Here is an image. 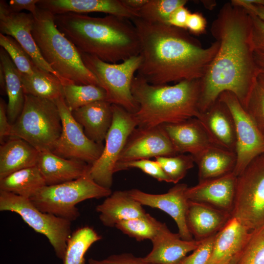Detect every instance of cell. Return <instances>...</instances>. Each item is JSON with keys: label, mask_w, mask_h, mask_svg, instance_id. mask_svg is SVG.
<instances>
[{"label": "cell", "mask_w": 264, "mask_h": 264, "mask_svg": "<svg viewBox=\"0 0 264 264\" xmlns=\"http://www.w3.org/2000/svg\"><path fill=\"white\" fill-rule=\"evenodd\" d=\"M210 32L220 46L201 79L199 111L208 110L225 91L234 93L243 106L259 73L253 56L249 13L228 2L213 21Z\"/></svg>", "instance_id": "cell-1"}, {"label": "cell", "mask_w": 264, "mask_h": 264, "mask_svg": "<svg viewBox=\"0 0 264 264\" xmlns=\"http://www.w3.org/2000/svg\"><path fill=\"white\" fill-rule=\"evenodd\" d=\"M131 21L139 37L142 58L136 75L152 85L201 79L219 48L216 41L203 47L186 29L138 17Z\"/></svg>", "instance_id": "cell-2"}, {"label": "cell", "mask_w": 264, "mask_h": 264, "mask_svg": "<svg viewBox=\"0 0 264 264\" xmlns=\"http://www.w3.org/2000/svg\"><path fill=\"white\" fill-rule=\"evenodd\" d=\"M54 19L58 29L79 51L104 62L117 64L140 54L139 37L130 20L72 12L54 15Z\"/></svg>", "instance_id": "cell-3"}, {"label": "cell", "mask_w": 264, "mask_h": 264, "mask_svg": "<svg viewBox=\"0 0 264 264\" xmlns=\"http://www.w3.org/2000/svg\"><path fill=\"white\" fill-rule=\"evenodd\" d=\"M200 88L201 79L154 85L134 76L131 91L138 106L133 113L137 127L152 128L198 118Z\"/></svg>", "instance_id": "cell-4"}, {"label": "cell", "mask_w": 264, "mask_h": 264, "mask_svg": "<svg viewBox=\"0 0 264 264\" xmlns=\"http://www.w3.org/2000/svg\"><path fill=\"white\" fill-rule=\"evenodd\" d=\"M33 16L32 35L42 57L62 79L65 85H93L101 87L97 78L84 65L79 50L57 27L54 14L38 7Z\"/></svg>", "instance_id": "cell-5"}, {"label": "cell", "mask_w": 264, "mask_h": 264, "mask_svg": "<svg viewBox=\"0 0 264 264\" xmlns=\"http://www.w3.org/2000/svg\"><path fill=\"white\" fill-rule=\"evenodd\" d=\"M62 130L55 102L25 94L22 111L12 124L10 135L21 138L39 152L52 151Z\"/></svg>", "instance_id": "cell-6"}, {"label": "cell", "mask_w": 264, "mask_h": 264, "mask_svg": "<svg viewBox=\"0 0 264 264\" xmlns=\"http://www.w3.org/2000/svg\"><path fill=\"white\" fill-rule=\"evenodd\" d=\"M111 193L110 189L97 184L89 172L76 180L46 185L30 199L41 211L72 221L80 215L76 206L78 203L88 199L108 197Z\"/></svg>", "instance_id": "cell-7"}, {"label": "cell", "mask_w": 264, "mask_h": 264, "mask_svg": "<svg viewBox=\"0 0 264 264\" xmlns=\"http://www.w3.org/2000/svg\"><path fill=\"white\" fill-rule=\"evenodd\" d=\"M79 52L85 66L105 90L106 101L120 106L131 113L136 112L138 106L132 95L131 87L134 74L141 63V56H133L119 64H111Z\"/></svg>", "instance_id": "cell-8"}, {"label": "cell", "mask_w": 264, "mask_h": 264, "mask_svg": "<svg viewBox=\"0 0 264 264\" xmlns=\"http://www.w3.org/2000/svg\"><path fill=\"white\" fill-rule=\"evenodd\" d=\"M0 211L19 215L35 231L47 238L57 258L63 261L67 241L71 234V221L41 211L29 198L1 191Z\"/></svg>", "instance_id": "cell-9"}, {"label": "cell", "mask_w": 264, "mask_h": 264, "mask_svg": "<svg viewBox=\"0 0 264 264\" xmlns=\"http://www.w3.org/2000/svg\"><path fill=\"white\" fill-rule=\"evenodd\" d=\"M232 216L251 230L264 226V153L237 176Z\"/></svg>", "instance_id": "cell-10"}, {"label": "cell", "mask_w": 264, "mask_h": 264, "mask_svg": "<svg viewBox=\"0 0 264 264\" xmlns=\"http://www.w3.org/2000/svg\"><path fill=\"white\" fill-rule=\"evenodd\" d=\"M112 121L107 134L103 151L91 166L89 174L99 185L110 189L113 175L127 140L137 127L134 114L120 106L112 104Z\"/></svg>", "instance_id": "cell-11"}, {"label": "cell", "mask_w": 264, "mask_h": 264, "mask_svg": "<svg viewBox=\"0 0 264 264\" xmlns=\"http://www.w3.org/2000/svg\"><path fill=\"white\" fill-rule=\"evenodd\" d=\"M218 99L227 106L234 120L237 162L233 173L238 176L254 158L264 153V134L234 93L224 91Z\"/></svg>", "instance_id": "cell-12"}, {"label": "cell", "mask_w": 264, "mask_h": 264, "mask_svg": "<svg viewBox=\"0 0 264 264\" xmlns=\"http://www.w3.org/2000/svg\"><path fill=\"white\" fill-rule=\"evenodd\" d=\"M55 102L61 116L62 130L51 152L62 157L82 160L91 165L100 156L104 145L87 137L82 126L73 116L64 97Z\"/></svg>", "instance_id": "cell-13"}, {"label": "cell", "mask_w": 264, "mask_h": 264, "mask_svg": "<svg viewBox=\"0 0 264 264\" xmlns=\"http://www.w3.org/2000/svg\"><path fill=\"white\" fill-rule=\"evenodd\" d=\"M177 154L162 125L148 128L137 127L128 137L118 163Z\"/></svg>", "instance_id": "cell-14"}, {"label": "cell", "mask_w": 264, "mask_h": 264, "mask_svg": "<svg viewBox=\"0 0 264 264\" xmlns=\"http://www.w3.org/2000/svg\"><path fill=\"white\" fill-rule=\"evenodd\" d=\"M5 0L0 1V33L14 38L27 52L35 65L41 70L52 74L65 85L62 79L49 66L42 57L32 35L34 16L24 12L12 13L7 8Z\"/></svg>", "instance_id": "cell-15"}, {"label": "cell", "mask_w": 264, "mask_h": 264, "mask_svg": "<svg viewBox=\"0 0 264 264\" xmlns=\"http://www.w3.org/2000/svg\"><path fill=\"white\" fill-rule=\"evenodd\" d=\"M188 187L184 183L177 184L162 194L147 193L137 189L128 190V192L142 205L159 209L170 215L176 223L181 239L191 241L194 239L186 221L189 201L186 194Z\"/></svg>", "instance_id": "cell-16"}, {"label": "cell", "mask_w": 264, "mask_h": 264, "mask_svg": "<svg viewBox=\"0 0 264 264\" xmlns=\"http://www.w3.org/2000/svg\"><path fill=\"white\" fill-rule=\"evenodd\" d=\"M237 176L233 172L218 178L198 182L188 187L189 200L203 203L232 215L236 195Z\"/></svg>", "instance_id": "cell-17"}, {"label": "cell", "mask_w": 264, "mask_h": 264, "mask_svg": "<svg viewBox=\"0 0 264 264\" xmlns=\"http://www.w3.org/2000/svg\"><path fill=\"white\" fill-rule=\"evenodd\" d=\"M37 6L54 15L72 12H102L132 20L138 12L127 7L121 0H39Z\"/></svg>", "instance_id": "cell-18"}, {"label": "cell", "mask_w": 264, "mask_h": 264, "mask_svg": "<svg viewBox=\"0 0 264 264\" xmlns=\"http://www.w3.org/2000/svg\"><path fill=\"white\" fill-rule=\"evenodd\" d=\"M153 248L144 259L154 264H178L187 254L195 250L201 241H186L172 232L165 223L152 240Z\"/></svg>", "instance_id": "cell-19"}, {"label": "cell", "mask_w": 264, "mask_h": 264, "mask_svg": "<svg viewBox=\"0 0 264 264\" xmlns=\"http://www.w3.org/2000/svg\"><path fill=\"white\" fill-rule=\"evenodd\" d=\"M197 118L215 145L235 152V124L231 113L223 102L218 99Z\"/></svg>", "instance_id": "cell-20"}, {"label": "cell", "mask_w": 264, "mask_h": 264, "mask_svg": "<svg viewBox=\"0 0 264 264\" xmlns=\"http://www.w3.org/2000/svg\"><path fill=\"white\" fill-rule=\"evenodd\" d=\"M162 126L178 154L188 153L194 156L216 146L197 118Z\"/></svg>", "instance_id": "cell-21"}, {"label": "cell", "mask_w": 264, "mask_h": 264, "mask_svg": "<svg viewBox=\"0 0 264 264\" xmlns=\"http://www.w3.org/2000/svg\"><path fill=\"white\" fill-rule=\"evenodd\" d=\"M90 166L82 160L62 157L51 151L39 152L37 164L47 186L78 179L89 172Z\"/></svg>", "instance_id": "cell-22"}, {"label": "cell", "mask_w": 264, "mask_h": 264, "mask_svg": "<svg viewBox=\"0 0 264 264\" xmlns=\"http://www.w3.org/2000/svg\"><path fill=\"white\" fill-rule=\"evenodd\" d=\"M231 217L227 212L189 200L186 221L193 237L200 241L216 234Z\"/></svg>", "instance_id": "cell-23"}, {"label": "cell", "mask_w": 264, "mask_h": 264, "mask_svg": "<svg viewBox=\"0 0 264 264\" xmlns=\"http://www.w3.org/2000/svg\"><path fill=\"white\" fill-rule=\"evenodd\" d=\"M251 231L238 219L232 216L216 234L209 264H224L242 251Z\"/></svg>", "instance_id": "cell-24"}, {"label": "cell", "mask_w": 264, "mask_h": 264, "mask_svg": "<svg viewBox=\"0 0 264 264\" xmlns=\"http://www.w3.org/2000/svg\"><path fill=\"white\" fill-rule=\"evenodd\" d=\"M71 112L87 137L96 143L103 144L112 121V104L106 100H100Z\"/></svg>", "instance_id": "cell-25"}, {"label": "cell", "mask_w": 264, "mask_h": 264, "mask_svg": "<svg viewBox=\"0 0 264 264\" xmlns=\"http://www.w3.org/2000/svg\"><path fill=\"white\" fill-rule=\"evenodd\" d=\"M99 219L107 227H113L119 222L144 216L142 205L134 199L128 191H115L96 206Z\"/></svg>", "instance_id": "cell-26"}, {"label": "cell", "mask_w": 264, "mask_h": 264, "mask_svg": "<svg viewBox=\"0 0 264 264\" xmlns=\"http://www.w3.org/2000/svg\"><path fill=\"white\" fill-rule=\"evenodd\" d=\"M0 147V179L19 170L37 166L39 152L25 140L11 138Z\"/></svg>", "instance_id": "cell-27"}, {"label": "cell", "mask_w": 264, "mask_h": 264, "mask_svg": "<svg viewBox=\"0 0 264 264\" xmlns=\"http://www.w3.org/2000/svg\"><path fill=\"white\" fill-rule=\"evenodd\" d=\"M193 157L198 167V182L233 172L237 162L235 152L217 146L209 147Z\"/></svg>", "instance_id": "cell-28"}, {"label": "cell", "mask_w": 264, "mask_h": 264, "mask_svg": "<svg viewBox=\"0 0 264 264\" xmlns=\"http://www.w3.org/2000/svg\"><path fill=\"white\" fill-rule=\"evenodd\" d=\"M0 64L3 67L5 75L6 92L8 99L7 114L10 123L12 124L22 111L25 94L21 73L7 52L1 47L0 48Z\"/></svg>", "instance_id": "cell-29"}, {"label": "cell", "mask_w": 264, "mask_h": 264, "mask_svg": "<svg viewBox=\"0 0 264 264\" xmlns=\"http://www.w3.org/2000/svg\"><path fill=\"white\" fill-rule=\"evenodd\" d=\"M46 185L37 166L19 170L0 179V191L29 199Z\"/></svg>", "instance_id": "cell-30"}, {"label": "cell", "mask_w": 264, "mask_h": 264, "mask_svg": "<svg viewBox=\"0 0 264 264\" xmlns=\"http://www.w3.org/2000/svg\"><path fill=\"white\" fill-rule=\"evenodd\" d=\"M22 82L25 94L31 95L55 102L64 97L63 85L52 74L41 70L37 66L31 75L21 73Z\"/></svg>", "instance_id": "cell-31"}, {"label": "cell", "mask_w": 264, "mask_h": 264, "mask_svg": "<svg viewBox=\"0 0 264 264\" xmlns=\"http://www.w3.org/2000/svg\"><path fill=\"white\" fill-rule=\"evenodd\" d=\"M101 239L102 237L89 226L75 230L67 240L63 264H85L87 251Z\"/></svg>", "instance_id": "cell-32"}, {"label": "cell", "mask_w": 264, "mask_h": 264, "mask_svg": "<svg viewBox=\"0 0 264 264\" xmlns=\"http://www.w3.org/2000/svg\"><path fill=\"white\" fill-rule=\"evenodd\" d=\"M63 88L65 102L71 111L91 103L106 99L105 90L97 86L68 84L63 86Z\"/></svg>", "instance_id": "cell-33"}, {"label": "cell", "mask_w": 264, "mask_h": 264, "mask_svg": "<svg viewBox=\"0 0 264 264\" xmlns=\"http://www.w3.org/2000/svg\"><path fill=\"white\" fill-rule=\"evenodd\" d=\"M162 223L146 213L142 217L122 220L115 227L137 241H152L157 234Z\"/></svg>", "instance_id": "cell-34"}, {"label": "cell", "mask_w": 264, "mask_h": 264, "mask_svg": "<svg viewBox=\"0 0 264 264\" xmlns=\"http://www.w3.org/2000/svg\"><path fill=\"white\" fill-rule=\"evenodd\" d=\"M187 2L186 0H148L138 11V18L150 22L169 24L172 13Z\"/></svg>", "instance_id": "cell-35"}, {"label": "cell", "mask_w": 264, "mask_h": 264, "mask_svg": "<svg viewBox=\"0 0 264 264\" xmlns=\"http://www.w3.org/2000/svg\"><path fill=\"white\" fill-rule=\"evenodd\" d=\"M159 163L171 182L176 184L184 177L189 170L194 167L195 160L190 154H178L174 156H158Z\"/></svg>", "instance_id": "cell-36"}, {"label": "cell", "mask_w": 264, "mask_h": 264, "mask_svg": "<svg viewBox=\"0 0 264 264\" xmlns=\"http://www.w3.org/2000/svg\"><path fill=\"white\" fill-rule=\"evenodd\" d=\"M0 45L8 53L21 74L31 75L36 66L32 59L12 37L0 33Z\"/></svg>", "instance_id": "cell-37"}, {"label": "cell", "mask_w": 264, "mask_h": 264, "mask_svg": "<svg viewBox=\"0 0 264 264\" xmlns=\"http://www.w3.org/2000/svg\"><path fill=\"white\" fill-rule=\"evenodd\" d=\"M237 264H264V226L251 231Z\"/></svg>", "instance_id": "cell-38"}, {"label": "cell", "mask_w": 264, "mask_h": 264, "mask_svg": "<svg viewBox=\"0 0 264 264\" xmlns=\"http://www.w3.org/2000/svg\"><path fill=\"white\" fill-rule=\"evenodd\" d=\"M242 107L264 134V88L258 82L257 79Z\"/></svg>", "instance_id": "cell-39"}, {"label": "cell", "mask_w": 264, "mask_h": 264, "mask_svg": "<svg viewBox=\"0 0 264 264\" xmlns=\"http://www.w3.org/2000/svg\"><path fill=\"white\" fill-rule=\"evenodd\" d=\"M131 168L140 169L145 174L153 177L159 181L171 182L170 178L155 160H151L149 159H145L119 162L116 164L115 173Z\"/></svg>", "instance_id": "cell-40"}, {"label": "cell", "mask_w": 264, "mask_h": 264, "mask_svg": "<svg viewBox=\"0 0 264 264\" xmlns=\"http://www.w3.org/2000/svg\"><path fill=\"white\" fill-rule=\"evenodd\" d=\"M216 234L201 241L192 254L186 256L178 264H209Z\"/></svg>", "instance_id": "cell-41"}, {"label": "cell", "mask_w": 264, "mask_h": 264, "mask_svg": "<svg viewBox=\"0 0 264 264\" xmlns=\"http://www.w3.org/2000/svg\"><path fill=\"white\" fill-rule=\"evenodd\" d=\"M89 264H154L146 261L143 258L137 257L131 253L111 255L106 259L98 260L90 258Z\"/></svg>", "instance_id": "cell-42"}, {"label": "cell", "mask_w": 264, "mask_h": 264, "mask_svg": "<svg viewBox=\"0 0 264 264\" xmlns=\"http://www.w3.org/2000/svg\"><path fill=\"white\" fill-rule=\"evenodd\" d=\"M249 13L251 19L253 49L264 48V21L252 13Z\"/></svg>", "instance_id": "cell-43"}, {"label": "cell", "mask_w": 264, "mask_h": 264, "mask_svg": "<svg viewBox=\"0 0 264 264\" xmlns=\"http://www.w3.org/2000/svg\"><path fill=\"white\" fill-rule=\"evenodd\" d=\"M206 23L205 18L201 13H190L186 23V30L194 34H201L205 31Z\"/></svg>", "instance_id": "cell-44"}, {"label": "cell", "mask_w": 264, "mask_h": 264, "mask_svg": "<svg viewBox=\"0 0 264 264\" xmlns=\"http://www.w3.org/2000/svg\"><path fill=\"white\" fill-rule=\"evenodd\" d=\"M39 1V0H11L7 4V8L12 13H20L26 10L34 16L37 11V4Z\"/></svg>", "instance_id": "cell-45"}, {"label": "cell", "mask_w": 264, "mask_h": 264, "mask_svg": "<svg viewBox=\"0 0 264 264\" xmlns=\"http://www.w3.org/2000/svg\"><path fill=\"white\" fill-rule=\"evenodd\" d=\"M190 14V11L185 6L178 7L171 15L169 24L186 30V23Z\"/></svg>", "instance_id": "cell-46"}, {"label": "cell", "mask_w": 264, "mask_h": 264, "mask_svg": "<svg viewBox=\"0 0 264 264\" xmlns=\"http://www.w3.org/2000/svg\"><path fill=\"white\" fill-rule=\"evenodd\" d=\"M12 124L7 114V105L3 99L0 100V141L2 144L4 137L10 135Z\"/></svg>", "instance_id": "cell-47"}, {"label": "cell", "mask_w": 264, "mask_h": 264, "mask_svg": "<svg viewBox=\"0 0 264 264\" xmlns=\"http://www.w3.org/2000/svg\"><path fill=\"white\" fill-rule=\"evenodd\" d=\"M231 2L244 8L249 13L256 15L264 21V6L251 3L248 0H233Z\"/></svg>", "instance_id": "cell-48"}, {"label": "cell", "mask_w": 264, "mask_h": 264, "mask_svg": "<svg viewBox=\"0 0 264 264\" xmlns=\"http://www.w3.org/2000/svg\"><path fill=\"white\" fill-rule=\"evenodd\" d=\"M253 56L259 72L264 73V48L254 49Z\"/></svg>", "instance_id": "cell-49"}, {"label": "cell", "mask_w": 264, "mask_h": 264, "mask_svg": "<svg viewBox=\"0 0 264 264\" xmlns=\"http://www.w3.org/2000/svg\"><path fill=\"white\" fill-rule=\"evenodd\" d=\"M122 2L130 9L138 12L148 1V0H121Z\"/></svg>", "instance_id": "cell-50"}, {"label": "cell", "mask_w": 264, "mask_h": 264, "mask_svg": "<svg viewBox=\"0 0 264 264\" xmlns=\"http://www.w3.org/2000/svg\"><path fill=\"white\" fill-rule=\"evenodd\" d=\"M0 86L2 92L6 94L5 75L3 67L1 64H0Z\"/></svg>", "instance_id": "cell-51"}, {"label": "cell", "mask_w": 264, "mask_h": 264, "mask_svg": "<svg viewBox=\"0 0 264 264\" xmlns=\"http://www.w3.org/2000/svg\"><path fill=\"white\" fill-rule=\"evenodd\" d=\"M241 252L242 251L235 255L224 264H237L241 254Z\"/></svg>", "instance_id": "cell-52"}, {"label": "cell", "mask_w": 264, "mask_h": 264, "mask_svg": "<svg viewBox=\"0 0 264 264\" xmlns=\"http://www.w3.org/2000/svg\"><path fill=\"white\" fill-rule=\"evenodd\" d=\"M257 81L264 88V73L259 72L257 76Z\"/></svg>", "instance_id": "cell-53"}]
</instances>
